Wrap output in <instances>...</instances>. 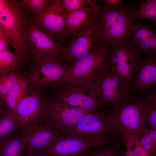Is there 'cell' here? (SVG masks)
<instances>
[{
	"label": "cell",
	"instance_id": "43",
	"mask_svg": "<svg viewBox=\"0 0 156 156\" xmlns=\"http://www.w3.org/2000/svg\"><path fill=\"white\" fill-rule=\"evenodd\" d=\"M0 156H2L1 155V152L0 149Z\"/></svg>",
	"mask_w": 156,
	"mask_h": 156
},
{
	"label": "cell",
	"instance_id": "20",
	"mask_svg": "<svg viewBox=\"0 0 156 156\" xmlns=\"http://www.w3.org/2000/svg\"><path fill=\"white\" fill-rule=\"evenodd\" d=\"M20 130L19 123L13 112L6 106L0 113V143Z\"/></svg>",
	"mask_w": 156,
	"mask_h": 156
},
{
	"label": "cell",
	"instance_id": "40",
	"mask_svg": "<svg viewBox=\"0 0 156 156\" xmlns=\"http://www.w3.org/2000/svg\"><path fill=\"white\" fill-rule=\"evenodd\" d=\"M6 106L5 103L0 98V113Z\"/></svg>",
	"mask_w": 156,
	"mask_h": 156
},
{
	"label": "cell",
	"instance_id": "13",
	"mask_svg": "<svg viewBox=\"0 0 156 156\" xmlns=\"http://www.w3.org/2000/svg\"><path fill=\"white\" fill-rule=\"evenodd\" d=\"M70 133L89 137L116 133L112 122L111 112L103 109L87 113L67 133Z\"/></svg>",
	"mask_w": 156,
	"mask_h": 156
},
{
	"label": "cell",
	"instance_id": "32",
	"mask_svg": "<svg viewBox=\"0 0 156 156\" xmlns=\"http://www.w3.org/2000/svg\"><path fill=\"white\" fill-rule=\"evenodd\" d=\"M103 1L107 4L114 8L125 11L133 12L137 11V3L134 1H131L127 3L124 0H103Z\"/></svg>",
	"mask_w": 156,
	"mask_h": 156
},
{
	"label": "cell",
	"instance_id": "39",
	"mask_svg": "<svg viewBox=\"0 0 156 156\" xmlns=\"http://www.w3.org/2000/svg\"><path fill=\"white\" fill-rule=\"evenodd\" d=\"M90 150L80 153L72 156H90Z\"/></svg>",
	"mask_w": 156,
	"mask_h": 156
},
{
	"label": "cell",
	"instance_id": "34",
	"mask_svg": "<svg viewBox=\"0 0 156 156\" xmlns=\"http://www.w3.org/2000/svg\"><path fill=\"white\" fill-rule=\"evenodd\" d=\"M8 45L12 46L15 49L16 52H18L16 47L12 41L9 39L0 35V51L8 49Z\"/></svg>",
	"mask_w": 156,
	"mask_h": 156
},
{
	"label": "cell",
	"instance_id": "36",
	"mask_svg": "<svg viewBox=\"0 0 156 156\" xmlns=\"http://www.w3.org/2000/svg\"><path fill=\"white\" fill-rule=\"evenodd\" d=\"M132 147H127L126 151H124V156H135Z\"/></svg>",
	"mask_w": 156,
	"mask_h": 156
},
{
	"label": "cell",
	"instance_id": "14",
	"mask_svg": "<svg viewBox=\"0 0 156 156\" xmlns=\"http://www.w3.org/2000/svg\"><path fill=\"white\" fill-rule=\"evenodd\" d=\"M58 60L42 61L32 66L27 77L28 84L34 88L40 89L50 87L62 78L69 66Z\"/></svg>",
	"mask_w": 156,
	"mask_h": 156
},
{
	"label": "cell",
	"instance_id": "29",
	"mask_svg": "<svg viewBox=\"0 0 156 156\" xmlns=\"http://www.w3.org/2000/svg\"><path fill=\"white\" fill-rule=\"evenodd\" d=\"M53 0H20L19 2L22 8L36 16L39 14Z\"/></svg>",
	"mask_w": 156,
	"mask_h": 156
},
{
	"label": "cell",
	"instance_id": "7",
	"mask_svg": "<svg viewBox=\"0 0 156 156\" xmlns=\"http://www.w3.org/2000/svg\"><path fill=\"white\" fill-rule=\"evenodd\" d=\"M25 38L35 64L44 60L62 61L65 47L55 40L28 20L26 25Z\"/></svg>",
	"mask_w": 156,
	"mask_h": 156
},
{
	"label": "cell",
	"instance_id": "6",
	"mask_svg": "<svg viewBox=\"0 0 156 156\" xmlns=\"http://www.w3.org/2000/svg\"><path fill=\"white\" fill-rule=\"evenodd\" d=\"M48 101L39 89H28L27 94L13 112L20 130L35 125L46 124Z\"/></svg>",
	"mask_w": 156,
	"mask_h": 156
},
{
	"label": "cell",
	"instance_id": "41",
	"mask_svg": "<svg viewBox=\"0 0 156 156\" xmlns=\"http://www.w3.org/2000/svg\"><path fill=\"white\" fill-rule=\"evenodd\" d=\"M0 35L6 38L9 39L6 35L4 31L0 24ZM10 40V39H9Z\"/></svg>",
	"mask_w": 156,
	"mask_h": 156
},
{
	"label": "cell",
	"instance_id": "25",
	"mask_svg": "<svg viewBox=\"0 0 156 156\" xmlns=\"http://www.w3.org/2000/svg\"><path fill=\"white\" fill-rule=\"evenodd\" d=\"M142 100L144 107L146 127L156 129V92L148 94Z\"/></svg>",
	"mask_w": 156,
	"mask_h": 156
},
{
	"label": "cell",
	"instance_id": "42",
	"mask_svg": "<svg viewBox=\"0 0 156 156\" xmlns=\"http://www.w3.org/2000/svg\"><path fill=\"white\" fill-rule=\"evenodd\" d=\"M34 152L29 151L27 150L25 153L24 156H34Z\"/></svg>",
	"mask_w": 156,
	"mask_h": 156
},
{
	"label": "cell",
	"instance_id": "15",
	"mask_svg": "<svg viewBox=\"0 0 156 156\" xmlns=\"http://www.w3.org/2000/svg\"><path fill=\"white\" fill-rule=\"evenodd\" d=\"M19 131L26 149L34 153L42 151L62 133L59 130L47 124L32 125Z\"/></svg>",
	"mask_w": 156,
	"mask_h": 156
},
{
	"label": "cell",
	"instance_id": "21",
	"mask_svg": "<svg viewBox=\"0 0 156 156\" xmlns=\"http://www.w3.org/2000/svg\"><path fill=\"white\" fill-rule=\"evenodd\" d=\"M2 156H24L26 147L19 131L0 143Z\"/></svg>",
	"mask_w": 156,
	"mask_h": 156
},
{
	"label": "cell",
	"instance_id": "16",
	"mask_svg": "<svg viewBox=\"0 0 156 156\" xmlns=\"http://www.w3.org/2000/svg\"><path fill=\"white\" fill-rule=\"evenodd\" d=\"M139 69L130 91L138 94L141 98L146 92L156 87V57H142L139 62Z\"/></svg>",
	"mask_w": 156,
	"mask_h": 156
},
{
	"label": "cell",
	"instance_id": "37",
	"mask_svg": "<svg viewBox=\"0 0 156 156\" xmlns=\"http://www.w3.org/2000/svg\"><path fill=\"white\" fill-rule=\"evenodd\" d=\"M9 1L8 0H0V13L7 7Z\"/></svg>",
	"mask_w": 156,
	"mask_h": 156
},
{
	"label": "cell",
	"instance_id": "9",
	"mask_svg": "<svg viewBox=\"0 0 156 156\" xmlns=\"http://www.w3.org/2000/svg\"><path fill=\"white\" fill-rule=\"evenodd\" d=\"M27 20L18 1L10 0L7 7L0 13V24L6 35L16 46L18 52L24 55L29 50L25 38Z\"/></svg>",
	"mask_w": 156,
	"mask_h": 156
},
{
	"label": "cell",
	"instance_id": "4",
	"mask_svg": "<svg viewBox=\"0 0 156 156\" xmlns=\"http://www.w3.org/2000/svg\"><path fill=\"white\" fill-rule=\"evenodd\" d=\"M60 86L61 88L54 101L88 112L103 109L106 105L92 81L71 82Z\"/></svg>",
	"mask_w": 156,
	"mask_h": 156
},
{
	"label": "cell",
	"instance_id": "11",
	"mask_svg": "<svg viewBox=\"0 0 156 156\" xmlns=\"http://www.w3.org/2000/svg\"><path fill=\"white\" fill-rule=\"evenodd\" d=\"M65 16L62 0H53L31 21L39 29L60 43L67 36Z\"/></svg>",
	"mask_w": 156,
	"mask_h": 156
},
{
	"label": "cell",
	"instance_id": "19",
	"mask_svg": "<svg viewBox=\"0 0 156 156\" xmlns=\"http://www.w3.org/2000/svg\"><path fill=\"white\" fill-rule=\"evenodd\" d=\"M130 24L118 23L110 26L100 28L101 37V46L110 47L131 37L128 28Z\"/></svg>",
	"mask_w": 156,
	"mask_h": 156
},
{
	"label": "cell",
	"instance_id": "30",
	"mask_svg": "<svg viewBox=\"0 0 156 156\" xmlns=\"http://www.w3.org/2000/svg\"><path fill=\"white\" fill-rule=\"evenodd\" d=\"M122 145V141L120 139L110 143L103 150L90 151V156H124Z\"/></svg>",
	"mask_w": 156,
	"mask_h": 156
},
{
	"label": "cell",
	"instance_id": "31",
	"mask_svg": "<svg viewBox=\"0 0 156 156\" xmlns=\"http://www.w3.org/2000/svg\"><path fill=\"white\" fill-rule=\"evenodd\" d=\"M137 46L144 57L155 55L156 53V36L147 39L141 42Z\"/></svg>",
	"mask_w": 156,
	"mask_h": 156
},
{
	"label": "cell",
	"instance_id": "33",
	"mask_svg": "<svg viewBox=\"0 0 156 156\" xmlns=\"http://www.w3.org/2000/svg\"><path fill=\"white\" fill-rule=\"evenodd\" d=\"M91 0H62L65 14L82 9L88 5Z\"/></svg>",
	"mask_w": 156,
	"mask_h": 156
},
{
	"label": "cell",
	"instance_id": "12",
	"mask_svg": "<svg viewBox=\"0 0 156 156\" xmlns=\"http://www.w3.org/2000/svg\"><path fill=\"white\" fill-rule=\"evenodd\" d=\"M48 112L46 124L67 133L81 119L90 112L55 101H48Z\"/></svg>",
	"mask_w": 156,
	"mask_h": 156
},
{
	"label": "cell",
	"instance_id": "1",
	"mask_svg": "<svg viewBox=\"0 0 156 156\" xmlns=\"http://www.w3.org/2000/svg\"><path fill=\"white\" fill-rule=\"evenodd\" d=\"M111 121L116 133L126 147L138 145L146 126V118L142 98L131 96L111 112Z\"/></svg>",
	"mask_w": 156,
	"mask_h": 156
},
{
	"label": "cell",
	"instance_id": "5",
	"mask_svg": "<svg viewBox=\"0 0 156 156\" xmlns=\"http://www.w3.org/2000/svg\"><path fill=\"white\" fill-rule=\"evenodd\" d=\"M110 48L101 46L88 55L73 61L63 77L50 87L71 82L93 81L107 67Z\"/></svg>",
	"mask_w": 156,
	"mask_h": 156
},
{
	"label": "cell",
	"instance_id": "2",
	"mask_svg": "<svg viewBox=\"0 0 156 156\" xmlns=\"http://www.w3.org/2000/svg\"><path fill=\"white\" fill-rule=\"evenodd\" d=\"M143 56L138 46L133 45L128 37L111 47L107 66L130 88L138 70L139 61Z\"/></svg>",
	"mask_w": 156,
	"mask_h": 156
},
{
	"label": "cell",
	"instance_id": "28",
	"mask_svg": "<svg viewBox=\"0 0 156 156\" xmlns=\"http://www.w3.org/2000/svg\"><path fill=\"white\" fill-rule=\"evenodd\" d=\"M138 145L152 154L156 155V129L145 127L142 133Z\"/></svg>",
	"mask_w": 156,
	"mask_h": 156
},
{
	"label": "cell",
	"instance_id": "17",
	"mask_svg": "<svg viewBox=\"0 0 156 156\" xmlns=\"http://www.w3.org/2000/svg\"><path fill=\"white\" fill-rule=\"evenodd\" d=\"M100 6L96 0H91L85 7L66 14L65 24L67 36L88 26L96 19Z\"/></svg>",
	"mask_w": 156,
	"mask_h": 156
},
{
	"label": "cell",
	"instance_id": "35",
	"mask_svg": "<svg viewBox=\"0 0 156 156\" xmlns=\"http://www.w3.org/2000/svg\"><path fill=\"white\" fill-rule=\"evenodd\" d=\"M135 156H156L151 153L142 146L138 145L133 149Z\"/></svg>",
	"mask_w": 156,
	"mask_h": 156
},
{
	"label": "cell",
	"instance_id": "38",
	"mask_svg": "<svg viewBox=\"0 0 156 156\" xmlns=\"http://www.w3.org/2000/svg\"><path fill=\"white\" fill-rule=\"evenodd\" d=\"M34 156H54L44 151H40L35 153Z\"/></svg>",
	"mask_w": 156,
	"mask_h": 156
},
{
	"label": "cell",
	"instance_id": "27",
	"mask_svg": "<svg viewBox=\"0 0 156 156\" xmlns=\"http://www.w3.org/2000/svg\"><path fill=\"white\" fill-rule=\"evenodd\" d=\"M139 9L131 12L135 15L134 20L141 21L143 19L149 18L153 21V26L156 25V0H146L138 4Z\"/></svg>",
	"mask_w": 156,
	"mask_h": 156
},
{
	"label": "cell",
	"instance_id": "23",
	"mask_svg": "<svg viewBox=\"0 0 156 156\" xmlns=\"http://www.w3.org/2000/svg\"><path fill=\"white\" fill-rule=\"evenodd\" d=\"M129 29L134 45H138L143 40L156 36V34L152 26L142 23L141 21H134L129 26Z\"/></svg>",
	"mask_w": 156,
	"mask_h": 156
},
{
	"label": "cell",
	"instance_id": "22",
	"mask_svg": "<svg viewBox=\"0 0 156 156\" xmlns=\"http://www.w3.org/2000/svg\"><path fill=\"white\" fill-rule=\"evenodd\" d=\"M28 84L27 77L23 76L7 95L5 102L7 106L13 112L26 96Z\"/></svg>",
	"mask_w": 156,
	"mask_h": 156
},
{
	"label": "cell",
	"instance_id": "8",
	"mask_svg": "<svg viewBox=\"0 0 156 156\" xmlns=\"http://www.w3.org/2000/svg\"><path fill=\"white\" fill-rule=\"evenodd\" d=\"M70 36L69 43L65 47L63 61L73 62L88 55L101 46L100 28L96 19Z\"/></svg>",
	"mask_w": 156,
	"mask_h": 156
},
{
	"label": "cell",
	"instance_id": "24",
	"mask_svg": "<svg viewBox=\"0 0 156 156\" xmlns=\"http://www.w3.org/2000/svg\"><path fill=\"white\" fill-rule=\"evenodd\" d=\"M24 56L22 53L12 52L8 49L0 51V73L17 70Z\"/></svg>",
	"mask_w": 156,
	"mask_h": 156
},
{
	"label": "cell",
	"instance_id": "3",
	"mask_svg": "<svg viewBox=\"0 0 156 156\" xmlns=\"http://www.w3.org/2000/svg\"><path fill=\"white\" fill-rule=\"evenodd\" d=\"M117 135L89 137L74 133H61L41 151L54 156H72L95 148L106 147L119 140Z\"/></svg>",
	"mask_w": 156,
	"mask_h": 156
},
{
	"label": "cell",
	"instance_id": "10",
	"mask_svg": "<svg viewBox=\"0 0 156 156\" xmlns=\"http://www.w3.org/2000/svg\"><path fill=\"white\" fill-rule=\"evenodd\" d=\"M93 82L102 100L112 109L131 96L129 86L107 66Z\"/></svg>",
	"mask_w": 156,
	"mask_h": 156
},
{
	"label": "cell",
	"instance_id": "26",
	"mask_svg": "<svg viewBox=\"0 0 156 156\" xmlns=\"http://www.w3.org/2000/svg\"><path fill=\"white\" fill-rule=\"evenodd\" d=\"M22 76L17 70L6 73H0V98L5 103L8 93Z\"/></svg>",
	"mask_w": 156,
	"mask_h": 156
},
{
	"label": "cell",
	"instance_id": "18",
	"mask_svg": "<svg viewBox=\"0 0 156 156\" xmlns=\"http://www.w3.org/2000/svg\"><path fill=\"white\" fill-rule=\"evenodd\" d=\"M96 17L100 28L118 23L130 24L134 21L135 15L131 12L117 9L105 3L103 1Z\"/></svg>",
	"mask_w": 156,
	"mask_h": 156
}]
</instances>
